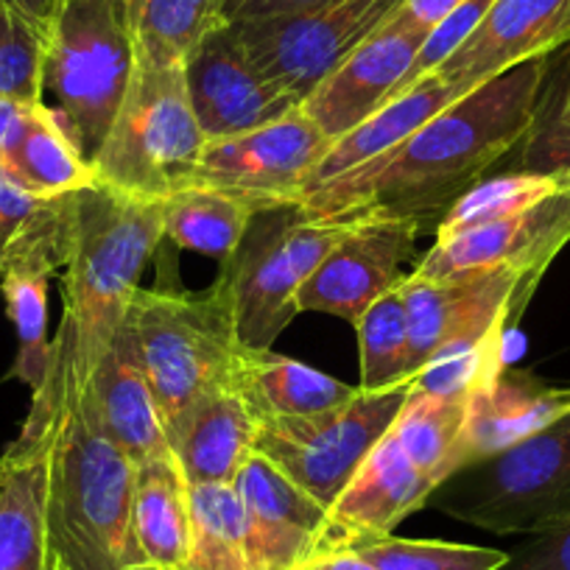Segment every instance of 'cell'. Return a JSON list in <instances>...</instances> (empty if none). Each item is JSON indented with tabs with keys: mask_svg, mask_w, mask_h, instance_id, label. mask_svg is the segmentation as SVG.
Wrapping results in <instances>:
<instances>
[{
	"mask_svg": "<svg viewBox=\"0 0 570 570\" xmlns=\"http://www.w3.org/2000/svg\"><path fill=\"white\" fill-rule=\"evenodd\" d=\"M548 68L551 57H537L473 87L386 157L322 185L299 205L314 216L366 210L411 218L422 227L434 218L442 222L529 135Z\"/></svg>",
	"mask_w": 570,
	"mask_h": 570,
	"instance_id": "obj_1",
	"label": "cell"
},
{
	"mask_svg": "<svg viewBox=\"0 0 570 570\" xmlns=\"http://www.w3.org/2000/svg\"><path fill=\"white\" fill-rule=\"evenodd\" d=\"M163 238L166 199H142L104 183L76 190L62 268V325L18 440H40L59 405L85 392Z\"/></svg>",
	"mask_w": 570,
	"mask_h": 570,
	"instance_id": "obj_2",
	"label": "cell"
},
{
	"mask_svg": "<svg viewBox=\"0 0 570 570\" xmlns=\"http://www.w3.org/2000/svg\"><path fill=\"white\" fill-rule=\"evenodd\" d=\"M137 464L79 400L48 422L46 523L65 570H151L131 525Z\"/></svg>",
	"mask_w": 570,
	"mask_h": 570,
	"instance_id": "obj_3",
	"label": "cell"
},
{
	"mask_svg": "<svg viewBox=\"0 0 570 570\" xmlns=\"http://www.w3.org/2000/svg\"><path fill=\"white\" fill-rule=\"evenodd\" d=\"M126 322L166 425L190 403L227 386L240 338L233 274L224 263L205 292L137 285Z\"/></svg>",
	"mask_w": 570,
	"mask_h": 570,
	"instance_id": "obj_4",
	"label": "cell"
},
{
	"mask_svg": "<svg viewBox=\"0 0 570 570\" xmlns=\"http://www.w3.org/2000/svg\"><path fill=\"white\" fill-rule=\"evenodd\" d=\"M135 73V31L126 0H59L48 26L42 87L65 129L92 163Z\"/></svg>",
	"mask_w": 570,
	"mask_h": 570,
	"instance_id": "obj_5",
	"label": "cell"
},
{
	"mask_svg": "<svg viewBox=\"0 0 570 570\" xmlns=\"http://www.w3.org/2000/svg\"><path fill=\"white\" fill-rule=\"evenodd\" d=\"M207 135L185 87V65H146L135 73L107 140L92 157L98 183L142 199H168L188 188Z\"/></svg>",
	"mask_w": 570,
	"mask_h": 570,
	"instance_id": "obj_6",
	"label": "cell"
},
{
	"mask_svg": "<svg viewBox=\"0 0 570 570\" xmlns=\"http://www.w3.org/2000/svg\"><path fill=\"white\" fill-rule=\"evenodd\" d=\"M428 507L492 534H546L570 523V411L503 453L456 470Z\"/></svg>",
	"mask_w": 570,
	"mask_h": 570,
	"instance_id": "obj_7",
	"label": "cell"
},
{
	"mask_svg": "<svg viewBox=\"0 0 570 570\" xmlns=\"http://www.w3.org/2000/svg\"><path fill=\"white\" fill-rule=\"evenodd\" d=\"M364 218V210L314 216L303 205L257 213L224 266L233 274L235 320L244 347L272 350L292 325L297 292L327 252Z\"/></svg>",
	"mask_w": 570,
	"mask_h": 570,
	"instance_id": "obj_8",
	"label": "cell"
},
{
	"mask_svg": "<svg viewBox=\"0 0 570 570\" xmlns=\"http://www.w3.org/2000/svg\"><path fill=\"white\" fill-rule=\"evenodd\" d=\"M411 386L414 381L375 392L361 389L350 403L325 414L257 425L255 453L268 459L320 507L331 509L372 448L389 434Z\"/></svg>",
	"mask_w": 570,
	"mask_h": 570,
	"instance_id": "obj_9",
	"label": "cell"
},
{
	"mask_svg": "<svg viewBox=\"0 0 570 570\" xmlns=\"http://www.w3.org/2000/svg\"><path fill=\"white\" fill-rule=\"evenodd\" d=\"M405 0H336L314 12L227 23L255 68L303 107L305 98Z\"/></svg>",
	"mask_w": 570,
	"mask_h": 570,
	"instance_id": "obj_10",
	"label": "cell"
},
{
	"mask_svg": "<svg viewBox=\"0 0 570 570\" xmlns=\"http://www.w3.org/2000/svg\"><path fill=\"white\" fill-rule=\"evenodd\" d=\"M400 292L409 311L411 375L440 350L462 342L507 338L534 288L512 268H470L448 277L405 274Z\"/></svg>",
	"mask_w": 570,
	"mask_h": 570,
	"instance_id": "obj_11",
	"label": "cell"
},
{
	"mask_svg": "<svg viewBox=\"0 0 570 570\" xmlns=\"http://www.w3.org/2000/svg\"><path fill=\"white\" fill-rule=\"evenodd\" d=\"M331 142L299 107L274 124L207 140L188 188L235 190L268 207L299 205L303 188Z\"/></svg>",
	"mask_w": 570,
	"mask_h": 570,
	"instance_id": "obj_12",
	"label": "cell"
},
{
	"mask_svg": "<svg viewBox=\"0 0 570 570\" xmlns=\"http://www.w3.org/2000/svg\"><path fill=\"white\" fill-rule=\"evenodd\" d=\"M422 224L366 213L316 266L297 292V308L355 322L403 279V263L416 257Z\"/></svg>",
	"mask_w": 570,
	"mask_h": 570,
	"instance_id": "obj_13",
	"label": "cell"
},
{
	"mask_svg": "<svg viewBox=\"0 0 570 570\" xmlns=\"http://www.w3.org/2000/svg\"><path fill=\"white\" fill-rule=\"evenodd\" d=\"M185 87L207 140L274 124L299 109L288 92L255 68L227 23L207 31L188 53Z\"/></svg>",
	"mask_w": 570,
	"mask_h": 570,
	"instance_id": "obj_14",
	"label": "cell"
},
{
	"mask_svg": "<svg viewBox=\"0 0 570 570\" xmlns=\"http://www.w3.org/2000/svg\"><path fill=\"white\" fill-rule=\"evenodd\" d=\"M570 240V188H559L503 222L468 229L436 240L416 261L414 274L420 277H448L470 268H512L537 288L546 268Z\"/></svg>",
	"mask_w": 570,
	"mask_h": 570,
	"instance_id": "obj_15",
	"label": "cell"
},
{
	"mask_svg": "<svg viewBox=\"0 0 570 570\" xmlns=\"http://www.w3.org/2000/svg\"><path fill=\"white\" fill-rule=\"evenodd\" d=\"M428 31L400 18V9L366 42H361L308 98L303 109L331 140H338L375 115L414 65Z\"/></svg>",
	"mask_w": 570,
	"mask_h": 570,
	"instance_id": "obj_16",
	"label": "cell"
},
{
	"mask_svg": "<svg viewBox=\"0 0 570 570\" xmlns=\"http://www.w3.org/2000/svg\"><path fill=\"white\" fill-rule=\"evenodd\" d=\"M568 42L570 0H492L479 29L431 76L473 90L529 59L551 57Z\"/></svg>",
	"mask_w": 570,
	"mask_h": 570,
	"instance_id": "obj_17",
	"label": "cell"
},
{
	"mask_svg": "<svg viewBox=\"0 0 570 570\" xmlns=\"http://www.w3.org/2000/svg\"><path fill=\"white\" fill-rule=\"evenodd\" d=\"M233 487L246 514L252 570H294L322 551L327 509L268 459L252 453Z\"/></svg>",
	"mask_w": 570,
	"mask_h": 570,
	"instance_id": "obj_18",
	"label": "cell"
},
{
	"mask_svg": "<svg viewBox=\"0 0 570 570\" xmlns=\"http://www.w3.org/2000/svg\"><path fill=\"white\" fill-rule=\"evenodd\" d=\"M436 481L416 468L392 434L383 436L338 501L327 509V531L322 551L350 548L355 542L386 537L403 518L428 507Z\"/></svg>",
	"mask_w": 570,
	"mask_h": 570,
	"instance_id": "obj_19",
	"label": "cell"
},
{
	"mask_svg": "<svg viewBox=\"0 0 570 570\" xmlns=\"http://www.w3.org/2000/svg\"><path fill=\"white\" fill-rule=\"evenodd\" d=\"M76 400L90 411L96 425L135 464L168 451L160 403L146 375L137 338L126 316L104 353L101 364L92 372L90 383Z\"/></svg>",
	"mask_w": 570,
	"mask_h": 570,
	"instance_id": "obj_20",
	"label": "cell"
},
{
	"mask_svg": "<svg viewBox=\"0 0 570 570\" xmlns=\"http://www.w3.org/2000/svg\"><path fill=\"white\" fill-rule=\"evenodd\" d=\"M570 411V386H551L507 364L468 400L453 473L529 440L540 428Z\"/></svg>",
	"mask_w": 570,
	"mask_h": 570,
	"instance_id": "obj_21",
	"label": "cell"
},
{
	"mask_svg": "<svg viewBox=\"0 0 570 570\" xmlns=\"http://www.w3.org/2000/svg\"><path fill=\"white\" fill-rule=\"evenodd\" d=\"M257 422L227 386L205 394L166 425V442L188 484H233L255 453Z\"/></svg>",
	"mask_w": 570,
	"mask_h": 570,
	"instance_id": "obj_22",
	"label": "cell"
},
{
	"mask_svg": "<svg viewBox=\"0 0 570 570\" xmlns=\"http://www.w3.org/2000/svg\"><path fill=\"white\" fill-rule=\"evenodd\" d=\"M227 389L246 405L257 425L325 414L361 392V386H347L303 361L244 344L235 353Z\"/></svg>",
	"mask_w": 570,
	"mask_h": 570,
	"instance_id": "obj_23",
	"label": "cell"
},
{
	"mask_svg": "<svg viewBox=\"0 0 570 570\" xmlns=\"http://www.w3.org/2000/svg\"><path fill=\"white\" fill-rule=\"evenodd\" d=\"M48 428L0 456V570H51L46 523Z\"/></svg>",
	"mask_w": 570,
	"mask_h": 570,
	"instance_id": "obj_24",
	"label": "cell"
},
{
	"mask_svg": "<svg viewBox=\"0 0 570 570\" xmlns=\"http://www.w3.org/2000/svg\"><path fill=\"white\" fill-rule=\"evenodd\" d=\"M464 92L470 90H462L459 85H448V81L434 79V76H425L422 81H416L411 90H405L394 101L383 104L364 124H358L347 135L331 142L327 155L322 157L320 166L311 174L308 185L303 188L299 202L308 194H314V190H320L322 185L333 183L338 177H347V174L386 157L389 151H394L400 142L409 140L436 112H442L453 101H459Z\"/></svg>",
	"mask_w": 570,
	"mask_h": 570,
	"instance_id": "obj_25",
	"label": "cell"
},
{
	"mask_svg": "<svg viewBox=\"0 0 570 570\" xmlns=\"http://www.w3.org/2000/svg\"><path fill=\"white\" fill-rule=\"evenodd\" d=\"M76 194L42 196L20 188L0 168V274L14 268L59 274L73 233Z\"/></svg>",
	"mask_w": 570,
	"mask_h": 570,
	"instance_id": "obj_26",
	"label": "cell"
},
{
	"mask_svg": "<svg viewBox=\"0 0 570 570\" xmlns=\"http://www.w3.org/2000/svg\"><path fill=\"white\" fill-rule=\"evenodd\" d=\"M190 487L171 451L137 462L131 525L151 570H188Z\"/></svg>",
	"mask_w": 570,
	"mask_h": 570,
	"instance_id": "obj_27",
	"label": "cell"
},
{
	"mask_svg": "<svg viewBox=\"0 0 570 570\" xmlns=\"http://www.w3.org/2000/svg\"><path fill=\"white\" fill-rule=\"evenodd\" d=\"M0 168L29 194L51 199V196L76 194L96 185L92 163L81 155L62 118L46 101L31 107L23 135L9 151Z\"/></svg>",
	"mask_w": 570,
	"mask_h": 570,
	"instance_id": "obj_28",
	"label": "cell"
},
{
	"mask_svg": "<svg viewBox=\"0 0 570 570\" xmlns=\"http://www.w3.org/2000/svg\"><path fill=\"white\" fill-rule=\"evenodd\" d=\"M268 205L222 188H183L166 199V244L227 261L246 227Z\"/></svg>",
	"mask_w": 570,
	"mask_h": 570,
	"instance_id": "obj_29",
	"label": "cell"
},
{
	"mask_svg": "<svg viewBox=\"0 0 570 570\" xmlns=\"http://www.w3.org/2000/svg\"><path fill=\"white\" fill-rule=\"evenodd\" d=\"M188 570H252L246 514L233 484H188Z\"/></svg>",
	"mask_w": 570,
	"mask_h": 570,
	"instance_id": "obj_30",
	"label": "cell"
},
{
	"mask_svg": "<svg viewBox=\"0 0 570 570\" xmlns=\"http://www.w3.org/2000/svg\"><path fill=\"white\" fill-rule=\"evenodd\" d=\"M470 397H442L411 386L389 434L400 442L411 462L436 484L453 475V453L462 440Z\"/></svg>",
	"mask_w": 570,
	"mask_h": 570,
	"instance_id": "obj_31",
	"label": "cell"
},
{
	"mask_svg": "<svg viewBox=\"0 0 570 570\" xmlns=\"http://www.w3.org/2000/svg\"><path fill=\"white\" fill-rule=\"evenodd\" d=\"M218 23V0H142L135 18V59L163 68L185 65Z\"/></svg>",
	"mask_w": 570,
	"mask_h": 570,
	"instance_id": "obj_32",
	"label": "cell"
},
{
	"mask_svg": "<svg viewBox=\"0 0 570 570\" xmlns=\"http://www.w3.org/2000/svg\"><path fill=\"white\" fill-rule=\"evenodd\" d=\"M48 283L51 274L37 268H14L0 274V294L7 303V314L18 333V358L9 375L26 383L31 394L42 386L51 361V338H48Z\"/></svg>",
	"mask_w": 570,
	"mask_h": 570,
	"instance_id": "obj_33",
	"label": "cell"
},
{
	"mask_svg": "<svg viewBox=\"0 0 570 570\" xmlns=\"http://www.w3.org/2000/svg\"><path fill=\"white\" fill-rule=\"evenodd\" d=\"M353 327L358 331L361 347V389L375 392V389L414 381V375H411L409 311H405L400 283L381 299H375Z\"/></svg>",
	"mask_w": 570,
	"mask_h": 570,
	"instance_id": "obj_34",
	"label": "cell"
},
{
	"mask_svg": "<svg viewBox=\"0 0 570 570\" xmlns=\"http://www.w3.org/2000/svg\"><path fill=\"white\" fill-rule=\"evenodd\" d=\"M559 188H562V185H559L557 179L525 171H512L503 174V177L481 179L479 185H473V188L442 216V222L436 224V240L518 216V213L529 210L531 205L542 202L546 196L557 194Z\"/></svg>",
	"mask_w": 570,
	"mask_h": 570,
	"instance_id": "obj_35",
	"label": "cell"
},
{
	"mask_svg": "<svg viewBox=\"0 0 570 570\" xmlns=\"http://www.w3.org/2000/svg\"><path fill=\"white\" fill-rule=\"evenodd\" d=\"M377 570H498L507 562V551L481 546H459L440 540H400L375 537L350 546Z\"/></svg>",
	"mask_w": 570,
	"mask_h": 570,
	"instance_id": "obj_36",
	"label": "cell"
},
{
	"mask_svg": "<svg viewBox=\"0 0 570 570\" xmlns=\"http://www.w3.org/2000/svg\"><path fill=\"white\" fill-rule=\"evenodd\" d=\"M48 26L0 3V96L42 101Z\"/></svg>",
	"mask_w": 570,
	"mask_h": 570,
	"instance_id": "obj_37",
	"label": "cell"
},
{
	"mask_svg": "<svg viewBox=\"0 0 570 570\" xmlns=\"http://www.w3.org/2000/svg\"><path fill=\"white\" fill-rule=\"evenodd\" d=\"M503 366V338L462 342L440 350L414 375V389L442 397H470Z\"/></svg>",
	"mask_w": 570,
	"mask_h": 570,
	"instance_id": "obj_38",
	"label": "cell"
},
{
	"mask_svg": "<svg viewBox=\"0 0 570 570\" xmlns=\"http://www.w3.org/2000/svg\"><path fill=\"white\" fill-rule=\"evenodd\" d=\"M518 171L551 177L570 188V85L557 109L540 107L534 126L523 137Z\"/></svg>",
	"mask_w": 570,
	"mask_h": 570,
	"instance_id": "obj_39",
	"label": "cell"
},
{
	"mask_svg": "<svg viewBox=\"0 0 570 570\" xmlns=\"http://www.w3.org/2000/svg\"><path fill=\"white\" fill-rule=\"evenodd\" d=\"M498 570H570V523L534 534L518 551L507 553Z\"/></svg>",
	"mask_w": 570,
	"mask_h": 570,
	"instance_id": "obj_40",
	"label": "cell"
},
{
	"mask_svg": "<svg viewBox=\"0 0 570 570\" xmlns=\"http://www.w3.org/2000/svg\"><path fill=\"white\" fill-rule=\"evenodd\" d=\"M336 0H218L222 23H246V20L285 18V14L314 12L331 7Z\"/></svg>",
	"mask_w": 570,
	"mask_h": 570,
	"instance_id": "obj_41",
	"label": "cell"
},
{
	"mask_svg": "<svg viewBox=\"0 0 570 570\" xmlns=\"http://www.w3.org/2000/svg\"><path fill=\"white\" fill-rule=\"evenodd\" d=\"M35 104L40 101H20V98L0 96V160L14 149L18 137L23 135L26 120H29Z\"/></svg>",
	"mask_w": 570,
	"mask_h": 570,
	"instance_id": "obj_42",
	"label": "cell"
},
{
	"mask_svg": "<svg viewBox=\"0 0 570 570\" xmlns=\"http://www.w3.org/2000/svg\"><path fill=\"white\" fill-rule=\"evenodd\" d=\"M462 3L464 0H405L403 7H400V18L409 20L416 29L431 31Z\"/></svg>",
	"mask_w": 570,
	"mask_h": 570,
	"instance_id": "obj_43",
	"label": "cell"
},
{
	"mask_svg": "<svg viewBox=\"0 0 570 570\" xmlns=\"http://www.w3.org/2000/svg\"><path fill=\"white\" fill-rule=\"evenodd\" d=\"M294 570H377L375 564L366 562L358 551L353 548H331V551H320L311 559H305L299 568Z\"/></svg>",
	"mask_w": 570,
	"mask_h": 570,
	"instance_id": "obj_44",
	"label": "cell"
},
{
	"mask_svg": "<svg viewBox=\"0 0 570 570\" xmlns=\"http://www.w3.org/2000/svg\"><path fill=\"white\" fill-rule=\"evenodd\" d=\"M0 3L20 9V12H26L29 18L40 20V23H46V26H51L53 12H57V7H59V0H0Z\"/></svg>",
	"mask_w": 570,
	"mask_h": 570,
	"instance_id": "obj_45",
	"label": "cell"
},
{
	"mask_svg": "<svg viewBox=\"0 0 570 570\" xmlns=\"http://www.w3.org/2000/svg\"><path fill=\"white\" fill-rule=\"evenodd\" d=\"M142 0H126V9H129V23L131 31H135V18H137V9H140Z\"/></svg>",
	"mask_w": 570,
	"mask_h": 570,
	"instance_id": "obj_46",
	"label": "cell"
},
{
	"mask_svg": "<svg viewBox=\"0 0 570 570\" xmlns=\"http://www.w3.org/2000/svg\"><path fill=\"white\" fill-rule=\"evenodd\" d=\"M51 570H65V568H62V564H59V562H57V559H53V557H51Z\"/></svg>",
	"mask_w": 570,
	"mask_h": 570,
	"instance_id": "obj_47",
	"label": "cell"
}]
</instances>
